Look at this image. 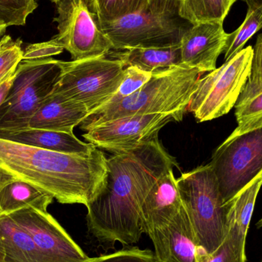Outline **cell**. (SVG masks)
Instances as JSON below:
<instances>
[{
	"mask_svg": "<svg viewBox=\"0 0 262 262\" xmlns=\"http://www.w3.org/2000/svg\"><path fill=\"white\" fill-rule=\"evenodd\" d=\"M261 29L262 2L256 6L248 7L247 14L241 26L232 33H228L226 47L223 52L225 61L243 50L248 41Z\"/></svg>",
	"mask_w": 262,
	"mask_h": 262,
	"instance_id": "cell-23",
	"label": "cell"
},
{
	"mask_svg": "<svg viewBox=\"0 0 262 262\" xmlns=\"http://www.w3.org/2000/svg\"><path fill=\"white\" fill-rule=\"evenodd\" d=\"M238 126L251 125L262 121V89H243L235 105Z\"/></svg>",
	"mask_w": 262,
	"mask_h": 262,
	"instance_id": "cell-25",
	"label": "cell"
},
{
	"mask_svg": "<svg viewBox=\"0 0 262 262\" xmlns=\"http://www.w3.org/2000/svg\"><path fill=\"white\" fill-rule=\"evenodd\" d=\"M261 186L262 172L226 204L228 208L226 238L242 250L246 251V236Z\"/></svg>",
	"mask_w": 262,
	"mask_h": 262,
	"instance_id": "cell-18",
	"label": "cell"
},
{
	"mask_svg": "<svg viewBox=\"0 0 262 262\" xmlns=\"http://www.w3.org/2000/svg\"><path fill=\"white\" fill-rule=\"evenodd\" d=\"M105 183L88 205L89 232L104 244L131 246L143 233L141 207L157 181L176 166L158 136L135 149L107 159Z\"/></svg>",
	"mask_w": 262,
	"mask_h": 262,
	"instance_id": "cell-1",
	"label": "cell"
},
{
	"mask_svg": "<svg viewBox=\"0 0 262 262\" xmlns=\"http://www.w3.org/2000/svg\"><path fill=\"white\" fill-rule=\"evenodd\" d=\"M21 39L3 35L0 39V84L16 72L23 60L24 50Z\"/></svg>",
	"mask_w": 262,
	"mask_h": 262,
	"instance_id": "cell-26",
	"label": "cell"
},
{
	"mask_svg": "<svg viewBox=\"0 0 262 262\" xmlns=\"http://www.w3.org/2000/svg\"><path fill=\"white\" fill-rule=\"evenodd\" d=\"M64 48L55 38L44 42L28 46L23 53V60L43 59L62 53Z\"/></svg>",
	"mask_w": 262,
	"mask_h": 262,
	"instance_id": "cell-31",
	"label": "cell"
},
{
	"mask_svg": "<svg viewBox=\"0 0 262 262\" xmlns=\"http://www.w3.org/2000/svg\"><path fill=\"white\" fill-rule=\"evenodd\" d=\"M200 73L183 66L162 69L137 92L117 104L104 105L80 124L84 131L107 121L134 115L162 114L181 121L196 90Z\"/></svg>",
	"mask_w": 262,
	"mask_h": 262,
	"instance_id": "cell-3",
	"label": "cell"
},
{
	"mask_svg": "<svg viewBox=\"0 0 262 262\" xmlns=\"http://www.w3.org/2000/svg\"><path fill=\"white\" fill-rule=\"evenodd\" d=\"M228 33L221 21L192 25L180 42L181 66L201 74L216 69L217 59L224 52Z\"/></svg>",
	"mask_w": 262,
	"mask_h": 262,
	"instance_id": "cell-13",
	"label": "cell"
},
{
	"mask_svg": "<svg viewBox=\"0 0 262 262\" xmlns=\"http://www.w3.org/2000/svg\"><path fill=\"white\" fill-rule=\"evenodd\" d=\"M61 72V61L53 58L23 60L0 107V131L29 128L31 118L53 92Z\"/></svg>",
	"mask_w": 262,
	"mask_h": 262,
	"instance_id": "cell-5",
	"label": "cell"
},
{
	"mask_svg": "<svg viewBox=\"0 0 262 262\" xmlns=\"http://www.w3.org/2000/svg\"><path fill=\"white\" fill-rule=\"evenodd\" d=\"M89 115V111L82 104L52 93L31 118L29 128L72 134Z\"/></svg>",
	"mask_w": 262,
	"mask_h": 262,
	"instance_id": "cell-16",
	"label": "cell"
},
{
	"mask_svg": "<svg viewBox=\"0 0 262 262\" xmlns=\"http://www.w3.org/2000/svg\"><path fill=\"white\" fill-rule=\"evenodd\" d=\"M0 138L61 154L87 155L96 148L92 143L80 140L74 133L38 129L28 128L14 132L0 131Z\"/></svg>",
	"mask_w": 262,
	"mask_h": 262,
	"instance_id": "cell-17",
	"label": "cell"
},
{
	"mask_svg": "<svg viewBox=\"0 0 262 262\" xmlns=\"http://www.w3.org/2000/svg\"><path fill=\"white\" fill-rule=\"evenodd\" d=\"M172 121V116L162 114L124 117L95 126L82 137L98 149L124 154L157 137L159 131Z\"/></svg>",
	"mask_w": 262,
	"mask_h": 262,
	"instance_id": "cell-12",
	"label": "cell"
},
{
	"mask_svg": "<svg viewBox=\"0 0 262 262\" xmlns=\"http://www.w3.org/2000/svg\"><path fill=\"white\" fill-rule=\"evenodd\" d=\"M37 7V0H0V20L8 26H24Z\"/></svg>",
	"mask_w": 262,
	"mask_h": 262,
	"instance_id": "cell-27",
	"label": "cell"
},
{
	"mask_svg": "<svg viewBox=\"0 0 262 262\" xmlns=\"http://www.w3.org/2000/svg\"><path fill=\"white\" fill-rule=\"evenodd\" d=\"M152 74L143 72L133 66L126 68L124 80L119 89L104 105L117 104L127 97L130 96L150 79Z\"/></svg>",
	"mask_w": 262,
	"mask_h": 262,
	"instance_id": "cell-28",
	"label": "cell"
},
{
	"mask_svg": "<svg viewBox=\"0 0 262 262\" xmlns=\"http://www.w3.org/2000/svg\"><path fill=\"white\" fill-rule=\"evenodd\" d=\"M8 27H9V26H8L4 21L0 20V39H1V37L4 35L6 29H7Z\"/></svg>",
	"mask_w": 262,
	"mask_h": 262,
	"instance_id": "cell-36",
	"label": "cell"
},
{
	"mask_svg": "<svg viewBox=\"0 0 262 262\" xmlns=\"http://www.w3.org/2000/svg\"><path fill=\"white\" fill-rule=\"evenodd\" d=\"M122 61L125 68H137L154 73L158 70L181 66L180 45L166 47L134 48L111 55Z\"/></svg>",
	"mask_w": 262,
	"mask_h": 262,
	"instance_id": "cell-21",
	"label": "cell"
},
{
	"mask_svg": "<svg viewBox=\"0 0 262 262\" xmlns=\"http://www.w3.org/2000/svg\"><path fill=\"white\" fill-rule=\"evenodd\" d=\"M180 0H149V9L152 13L178 15Z\"/></svg>",
	"mask_w": 262,
	"mask_h": 262,
	"instance_id": "cell-33",
	"label": "cell"
},
{
	"mask_svg": "<svg viewBox=\"0 0 262 262\" xmlns=\"http://www.w3.org/2000/svg\"><path fill=\"white\" fill-rule=\"evenodd\" d=\"M9 216L30 235L44 262L93 261L48 211L29 208Z\"/></svg>",
	"mask_w": 262,
	"mask_h": 262,
	"instance_id": "cell-11",
	"label": "cell"
},
{
	"mask_svg": "<svg viewBox=\"0 0 262 262\" xmlns=\"http://www.w3.org/2000/svg\"><path fill=\"white\" fill-rule=\"evenodd\" d=\"M253 48L249 46L199 80L187 107L198 122L223 117L235 107L249 78Z\"/></svg>",
	"mask_w": 262,
	"mask_h": 262,
	"instance_id": "cell-8",
	"label": "cell"
},
{
	"mask_svg": "<svg viewBox=\"0 0 262 262\" xmlns=\"http://www.w3.org/2000/svg\"><path fill=\"white\" fill-rule=\"evenodd\" d=\"M257 226H258V228H261L262 227V217L261 218V220L258 221V223H257Z\"/></svg>",
	"mask_w": 262,
	"mask_h": 262,
	"instance_id": "cell-37",
	"label": "cell"
},
{
	"mask_svg": "<svg viewBox=\"0 0 262 262\" xmlns=\"http://www.w3.org/2000/svg\"><path fill=\"white\" fill-rule=\"evenodd\" d=\"M92 262H158L155 254L149 249L137 246H126L121 250L108 255L94 258Z\"/></svg>",
	"mask_w": 262,
	"mask_h": 262,
	"instance_id": "cell-30",
	"label": "cell"
},
{
	"mask_svg": "<svg viewBox=\"0 0 262 262\" xmlns=\"http://www.w3.org/2000/svg\"><path fill=\"white\" fill-rule=\"evenodd\" d=\"M158 262H196L201 248L185 208L163 229L149 235Z\"/></svg>",
	"mask_w": 262,
	"mask_h": 262,
	"instance_id": "cell-14",
	"label": "cell"
},
{
	"mask_svg": "<svg viewBox=\"0 0 262 262\" xmlns=\"http://www.w3.org/2000/svg\"><path fill=\"white\" fill-rule=\"evenodd\" d=\"M50 1L53 2V3H57V2L58 1V0H50Z\"/></svg>",
	"mask_w": 262,
	"mask_h": 262,
	"instance_id": "cell-38",
	"label": "cell"
},
{
	"mask_svg": "<svg viewBox=\"0 0 262 262\" xmlns=\"http://www.w3.org/2000/svg\"><path fill=\"white\" fill-rule=\"evenodd\" d=\"M98 23L149 10V0H84Z\"/></svg>",
	"mask_w": 262,
	"mask_h": 262,
	"instance_id": "cell-24",
	"label": "cell"
},
{
	"mask_svg": "<svg viewBox=\"0 0 262 262\" xmlns=\"http://www.w3.org/2000/svg\"><path fill=\"white\" fill-rule=\"evenodd\" d=\"M0 262H44L30 235L10 216L0 217Z\"/></svg>",
	"mask_w": 262,
	"mask_h": 262,
	"instance_id": "cell-20",
	"label": "cell"
},
{
	"mask_svg": "<svg viewBox=\"0 0 262 262\" xmlns=\"http://www.w3.org/2000/svg\"><path fill=\"white\" fill-rule=\"evenodd\" d=\"M98 25L115 50L177 46L192 26L179 15L152 13L149 9Z\"/></svg>",
	"mask_w": 262,
	"mask_h": 262,
	"instance_id": "cell-9",
	"label": "cell"
},
{
	"mask_svg": "<svg viewBox=\"0 0 262 262\" xmlns=\"http://www.w3.org/2000/svg\"><path fill=\"white\" fill-rule=\"evenodd\" d=\"M177 186L199 246L212 253L226 239L228 208L210 163L182 174Z\"/></svg>",
	"mask_w": 262,
	"mask_h": 262,
	"instance_id": "cell-4",
	"label": "cell"
},
{
	"mask_svg": "<svg viewBox=\"0 0 262 262\" xmlns=\"http://www.w3.org/2000/svg\"><path fill=\"white\" fill-rule=\"evenodd\" d=\"M261 262H262V261H261Z\"/></svg>",
	"mask_w": 262,
	"mask_h": 262,
	"instance_id": "cell-39",
	"label": "cell"
},
{
	"mask_svg": "<svg viewBox=\"0 0 262 262\" xmlns=\"http://www.w3.org/2000/svg\"><path fill=\"white\" fill-rule=\"evenodd\" d=\"M56 4L58 34L55 38L67 50L72 61L107 56L112 43L84 0H58Z\"/></svg>",
	"mask_w": 262,
	"mask_h": 262,
	"instance_id": "cell-10",
	"label": "cell"
},
{
	"mask_svg": "<svg viewBox=\"0 0 262 262\" xmlns=\"http://www.w3.org/2000/svg\"><path fill=\"white\" fill-rule=\"evenodd\" d=\"M61 72L52 93L87 107L89 114L106 104L119 89L125 66L107 56L61 61Z\"/></svg>",
	"mask_w": 262,
	"mask_h": 262,
	"instance_id": "cell-7",
	"label": "cell"
},
{
	"mask_svg": "<svg viewBox=\"0 0 262 262\" xmlns=\"http://www.w3.org/2000/svg\"><path fill=\"white\" fill-rule=\"evenodd\" d=\"M15 72L13 75H11L9 78H7L4 82L0 84V107L4 102L8 93H9V90H10L11 86H12L14 78H15Z\"/></svg>",
	"mask_w": 262,
	"mask_h": 262,
	"instance_id": "cell-34",
	"label": "cell"
},
{
	"mask_svg": "<svg viewBox=\"0 0 262 262\" xmlns=\"http://www.w3.org/2000/svg\"><path fill=\"white\" fill-rule=\"evenodd\" d=\"M236 0H180L178 15L195 25L206 21L224 23Z\"/></svg>",
	"mask_w": 262,
	"mask_h": 262,
	"instance_id": "cell-22",
	"label": "cell"
},
{
	"mask_svg": "<svg viewBox=\"0 0 262 262\" xmlns=\"http://www.w3.org/2000/svg\"><path fill=\"white\" fill-rule=\"evenodd\" d=\"M253 48L252 67L250 75L243 89L246 90H260L262 89V33L257 37L256 42Z\"/></svg>",
	"mask_w": 262,
	"mask_h": 262,
	"instance_id": "cell-32",
	"label": "cell"
},
{
	"mask_svg": "<svg viewBox=\"0 0 262 262\" xmlns=\"http://www.w3.org/2000/svg\"><path fill=\"white\" fill-rule=\"evenodd\" d=\"M53 200L47 192L20 179L0 181V217L29 208L47 211Z\"/></svg>",
	"mask_w": 262,
	"mask_h": 262,
	"instance_id": "cell-19",
	"label": "cell"
},
{
	"mask_svg": "<svg viewBox=\"0 0 262 262\" xmlns=\"http://www.w3.org/2000/svg\"><path fill=\"white\" fill-rule=\"evenodd\" d=\"M196 262H246V251L240 249L226 237L221 246L212 253L208 254L201 249Z\"/></svg>",
	"mask_w": 262,
	"mask_h": 262,
	"instance_id": "cell-29",
	"label": "cell"
},
{
	"mask_svg": "<svg viewBox=\"0 0 262 262\" xmlns=\"http://www.w3.org/2000/svg\"><path fill=\"white\" fill-rule=\"evenodd\" d=\"M210 165L227 204L262 172V121L238 126L215 149Z\"/></svg>",
	"mask_w": 262,
	"mask_h": 262,
	"instance_id": "cell-6",
	"label": "cell"
},
{
	"mask_svg": "<svg viewBox=\"0 0 262 262\" xmlns=\"http://www.w3.org/2000/svg\"><path fill=\"white\" fill-rule=\"evenodd\" d=\"M183 206L172 169L163 176L145 199L141 207V223L143 233L149 236L157 229L169 225Z\"/></svg>",
	"mask_w": 262,
	"mask_h": 262,
	"instance_id": "cell-15",
	"label": "cell"
},
{
	"mask_svg": "<svg viewBox=\"0 0 262 262\" xmlns=\"http://www.w3.org/2000/svg\"><path fill=\"white\" fill-rule=\"evenodd\" d=\"M107 160L98 148L87 155L61 154L0 138V169L62 204L87 207L104 186Z\"/></svg>",
	"mask_w": 262,
	"mask_h": 262,
	"instance_id": "cell-2",
	"label": "cell"
},
{
	"mask_svg": "<svg viewBox=\"0 0 262 262\" xmlns=\"http://www.w3.org/2000/svg\"><path fill=\"white\" fill-rule=\"evenodd\" d=\"M12 176H11L10 174L6 172V171L3 170V169H0V181H3V180H7V179L12 178Z\"/></svg>",
	"mask_w": 262,
	"mask_h": 262,
	"instance_id": "cell-35",
	"label": "cell"
}]
</instances>
